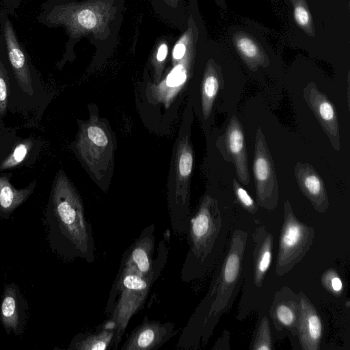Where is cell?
Wrapping results in <instances>:
<instances>
[{
    "mask_svg": "<svg viewBox=\"0 0 350 350\" xmlns=\"http://www.w3.org/2000/svg\"><path fill=\"white\" fill-rule=\"evenodd\" d=\"M217 263L208 291L191 315L176 344L180 349L196 350L205 346L221 316L231 308L243 280V260L248 234L242 229L231 232Z\"/></svg>",
    "mask_w": 350,
    "mask_h": 350,
    "instance_id": "1",
    "label": "cell"
},
{
    "mask_svg": "<svg viewBox=\"0 0 350 350\" xmlns=\"http://www.w3.org/2000/svg\"><path fill=\"white\" fill-rule=\"evenodd\" d=\"M44 223L53 253L67 261L94 262L96 245L91 224L78 191L63 170L53 182Z\"/></svg>",
    "mask_w": 350,
    "mask_h": 350,
    "instance_id": "2",
    "label": "cell"
},
{
    "mask_svg": "<svg viewBox=\"0 0 350 350\" xmlns=\"http://www.w3.org/2000/svg\"><path fill=\"white\" fill-rule=\"evenodd\" d=\"M230 228L231 221L224 217L217 198L206 193L190 217L188 250L180 271L183 282L199 280L215 268L226 247Z\"/></svg>",
    "mask_w": 350,
    "mask_h": 350,
    "instance_id": "3",
    "label": "cell"
},
{
    "mask_svg": "<svg viewBox=\"0 0 350 350\" xmlns=\"http://www.w3.org/2000/svg\"><path fill=\"white\" fill-rule=\"evenodd\" d=\"M169 231L160 240L153 269L142 275L134 267L120 265L106 305L108 321L115 328L113 349H117L131 319L144 306L151 288L167 263Z\"/></svg>",
    "mask_w": 350,
    "mask_h": 350,
    "instance_id": "4",
    "label": "cell"
},
{
    "mask_svg": "<svg viewBox=\"0 0 350 350\" xmlns=\"http://www.w3.org/2000/svg\"><path fill=\"white\" fill-rule=\"evenodd\" d=\"M0 32L12 71L9 109L20 113L38 109L46 101V91L4 8L0 9Z\"/></svg>",
    "mask_w": 350,
    "mask_h": 350,
    "instance_id": "5",
    "label": "cell"
},
{
    "mask_svg": "<svg viewBox=\"0 0 350 350\" xmlns=\"http://www.w3.org/2000/svg\"><path fill=\"white\" fill-rule=\"evenodd\" d=\"M312 226L301 221L295 215L291 202H284V217L275 261L278 277L291 271L305 257L314 239Z\"/></svg>",
    "mask_w": 350,
    "mask_h": 350,
    "instance_id": "6",
    "label": "cell"
},
{
    "mask_svg": "<svg viewBox=\"0 0 350 350\" xmlns=\"http://www.w3.org/2000/svg\"><path fill=\"white\" fill-rule=\"evenodd\" d=\"M81 159L97 177L106 172L111 161L113 144L105 124L97 116L81 124L75 142Z\"/></svg>",
    "mask_w": 350,
    "mask_h": 350,
    "instance_id": "7",
    "label": "cell"
},
{
    "mask_svg": "<svg viewBox=\"0 0 350 350\" xmlns=\"http://www.w3.org/2000/svg\"><path fill=\"white\" fill-rule=\"evenodd\" d=\"M253 174L256 203L267 210H274L279 202V185L273 159L260 126L255 136Z\"/></svg>",
    "mask_w": 350,
    "mask_h": 350,
    "instance_id": "8",
    "label": "cell"
},
{
    "mask_svg": "<svg viewBox=\"0 0 350 350\" xmlns=\"http://www.w3.org/2000/svg\"><path fill=\"white\" fill-rule=\"evenodd\" d=\"M43 144V141L37 137H21L16 129L5 126L0 134V172L33 163Z\"/></svg>",
    "mask_w": 350,
    "mask_h": 350,
    "instance_id": "9",
    "label": "cell"
},
{
    "mask_svg": "<svg viewBox=\"0 0 350 350\" xmlns=\"http://www.w3.org/2000/svg\"><path fill=\"white\" fill-rule=\"evenodd\" d=\"M222 158L231 163L239 181L247 185L250 181L248 156L243 127L237 116H232L215 143Z\"/></svg>",
    "mask_w": 350,
    "mask_h": 350,
    "instance_id": "10",
    "label": "cell"
},
{
    "mask_svg": "<svg viewBox=\"0 0 350 350\" xmlns=\"http://www.w3.org/2000/svg\"><path fill=\"white\" fill-rule=\"evenodd\" d=\"M303 98L336 151L341 149L339 122L334 103L316 83L309 82L303 90Z\"/></svg>",
    "mask_w": 350,
    "mask_h": 350,
    "instance_id": "11",
    "label": "cell"
},
{
    "mask_svg": "<svg viewBox=\"0 0 350 350\" xmlns=\"http://www.w3.org/2000/svg\"><path fill=\"white\" fill-rule=\"evenodd\" d=\"M300 295L286 286L275 292L269 310L272 324L278 332L295 338L300 313Z\"/></svg>",
    "mask_w": 350,
    "mask_h": 350,
    "instance_id": "12",
    "label": "cell"
},
{
    "mask_svg": "<svg viewBox=\"0 0 350 350\" xmlns=\"http://www.w3.org/2000/svg\"><path fill=\"white\" fill-rule=\"evenodd\" d=\"M173 322L150 320L145 316L135 327L121 347L122 350H156L167 342L174 334Z\"/></svg>",
    "mask_w": 350,
    "mask_h": 350,
    "instance_id": "13",
    "label": "cell"
},
{
    "mask_svg": "<svg viewBox=\"0 0 350 350\" xmlns=\"http://www.w3.org/2000/svg\"><path fill=\"white\" fill-rule=\"evenodd\" d=\"M29 305L14 282L5 285L0 305V321L7 334L21 336L28 317Z\"/></svg>",
    "mask_w": 350,
    "mask_h": 350,
    "instance_id": "14",
    "label": "cell"
},
{
    "mask_svg": "<svg viewBox=\"0 0 350 350\" xmlns=\"http://www.w3.org/2000/svg\"><path fill=\"white\" fill-rule=\"evenodd\" d=\"M299 295L301 307L295 343L301 350H319L324 335L323 319L304 291H299Z\"/></svg>",
    "mask_w": 350,
    "mask_h": 350,
    "instance_id": "15",
    "label": "cell"
},
{
    "mask_svg": "<svg viewBox=\"0 0 350 350\" xmlns=\"http://www.w3.org/2000/svg\"><path fill=\"white\" fill-rule=\"evenodd\" d=\"M294 175L300 191L313 208L319 213H326L329 207V198L319 173L312 165L297 161L294 167Z\"/></svg>",
    "mask_w": 350,
    "mask_h": 350,
    "instance_id": "16",
    "label": "cell"
},
{
    "mask_svg": "<svg viewBox=\"0 0 350 350\" xmlns=\"http://www.w3.org/2000/svg\"><path fill=\"white\" fill-rule=\"evenodd\" d=\"M155 226L149 224L124 252L120 265L134 267L142 275L154 268L155 251Z\"/></svg>",
    "mask_w": 350,
    "mask_h": 350,
    "instance_id": "17",
    "label": "cell"
},
{
    "mask_svg": "<svg viewBox=\"0 0 350 350\" xmlns=\"http://www.w3.org/2000/svg\"><path fill=\"white\" fill-rule=\"evenodd\" d=\"M258 224L254 231L252 239L254 250L252 254V271L254 284L262 286L265 275L272 262L273 235L267 230L259 220H255Z\"/></svg>",
    "mask_w": 350,
    "mask_h": 350,
    "instance_id": "18",
    "label": "cell"
},
{
    "mask_svg": "<svg viewBox=\"0 0 350 350\" xmlns=\"http://www.w3.org/2000/svg\"><path fill=\"white\" fill-rule=\"evenodd\" d=\"M12 173L5 172L0 175V218L8 219L34 192L37 183L31 182L23 188H16L10 180Z\"/></svg>",
    "mask_w": 350,
    "mask_h": 350,
    "instance_id": "19",
    "label": "cell"
},
{
    "mask_svg": "<svg viewBox=\"0 0 350 350\" xmlns=\"http://www.w3.org/2000/svg\"><path fill=\"white\" fill-rule=\"evenodd\" d=\"M232 42L241 59L251 71L256 72L259 68L269 65L267 54L252 35L244 31L237 32L232 37Z\"/></svg>",
    "mask_w": 350,
    "mask_h": 350,
    "instance_id": "20",
    "label": "cell"
},
{
    "mask_svg": "<svg viewBox=\"0 0 350 350\" xmlns=\"http://www.w3.org/2000/svg\"><path fill=\"white\" fill-rule=\"evenodd\" d=\"M115 336L113 325L107 320L94 332L79 333L70 342L68 350L112 349Z\"/></svg>",
    "mask_w": 350,
    "mask_h": 350,
    "instance_id": "21",
    "label": "cell"
},
{
    "mask_svg": "<svg viewBox=\"0 0 350 350\" xmlns=\"http://www.w3.org/2000/svg\"><path fill=\"white\" fill-rule=\"evenodd\" d=\"M224 87L221 68L215 61L209 60L204 70L201 87V106L204 119L212 113L215 100Z\"/></svg>",
    "mask_w": 350,
    "mask_h": 350,
    "instance_id": "22",
    "label": "cell"
},
{
    "mask_svg": "<svg viewBox=\"0 0 350 350\" xmlns=\"http://www.w3.org/2000/svg\"><path fill=\"white\" fill-rule=\"evenodd\" d=\"M12 71L8 60L3 37L0 32V116L4 118L9 109Z\"/></svg>",
    "mask_w": 350,
    "mask_h": 350,
    "instance_id": "23",
    "label": "cell"
},
{
    "mask_svg": "<svg viewBox=\"0 0 350 350\" xmlns=\"http://www.w3.org/2000/svg\"><path fill=\"white\" fill-rule=\"evenodd\" d=\"M249 349L250 350H271L273 342L268 317H259L254 332Z\"/></svg>",
    "mask_w": 350,
    "mask_h": 350,
    "instance_id": "24",
    "label": "cell"
},
{
    "mask_svg": "<svg viewBox=\"0 0 350 350\" xmlns=\"http://www.w3.org/2000/svg\"><path fill=\"white\" fill-rule=\"evenodd\" d=\"M293 10L294 19L297 25L309 36L314 37L315 29L306 0H290Z\"/></svg>",
    "mask_w": 350,
    "mask_h": 350,
    "instance_id": "25",
    "label": "cell"
},
{
    "mask_svg": "<svg viewBox=\"0 0 350 350\" xmlns=\"http://www.w3.org/2000/svg\"><path fill=\"white\" fill-rule=\"evenodd\" d=\"M232 191L236 202L245 211L250 214H255L257 212L259 207L258 204L235 178L232 180Z\"/></svg>",
    "mask_w": 350,
    "mask_h": 350,
    "instance_id": "26",
    "label": "cell"
},
{
    "mask_svg": "<svg viewBox=\"0 0 350 350\" xmlns=\"http://www.w3.org/2000/svg\"><path fill=\"white\" fill-rule=\"evenodd\" d=\"M321 282L325 289L336 297H339L344 291L341 278L333 269H327L322 274Z\"/></svg>",
    "mask_w": 350,
    "mask_h": 350,
    "instance_id": "27",
    "label": "cell"
},
{
    "mask_svg": "<svg viewBox=\"0 0 350 350\" xmlns=\"http://www.w3.org/2000/svg\"><path fill=\"white\" fill-rule=\"evenodd\" d=\"M230 332L228 330H224L215 343L212 349H230Z\"/></svg>",
    "mask_w": 350,
    "mask_h": 350,
    "instance_id": "28",
    "label": "cell"
},
{
    "mask_svg": "<svg viewBox=\"0 0 350 350\" xmlns=\"http://www.w3.org/2000/svg\"><path fill=\"white\" fill-rule=\"evenodd\" d=\"M23 0H1L3 5L8 14H15V10L19 8Z\"/></svg>",
    "mask_w": 350,
    "mask_h": 350,
    "instance_id": "29",
    "label": "cell"
},
{
    "mask_svg": "<svg viewBox=\"0 0 350 350\" xmlns=\"http://www.w3.org/2000/svg\"><path fill=\"white\" fill-rule=\"evenodd\" d=\"M186 53V46L183 41L176 44L173 50V58L174 60L181 59Z\"/></svg>",
    "mask_w": 350,
    "mask_h": 350,
    "instance_id": "30",
    "label": "cell"
},
{
    "mask_svg": "<svg viewBox=\"0 0 350 350\" xmlns=\"http://www.w3.org/2000/svg\"><path fill=\"white\" fill-rule=\"evenodd\" d=\"M167 46L165 44H161L157 53V60L158 62H163L167 57Z\"/></svg>",
    "mask_w": 350,
    "mask_h": 350,
    "instance_id": "31",
    "label": "cell"
},
{
    "mask_svg": "<svg viewBox=\"0 0 350 350\" xmlns=\"http://www.w3.org/2000/svg\"><path fill=\"white\" fill-rule=\"evenodd\" d=\"M215 1L223 10H225L226 9V4L225 0H215Z\"/></svg>",
    "mask_w": 350,
    "mask_h": 350,
    "instance_id": "32",
    "label": "cell"
},
{
    "mask_svg": "<svg viewBox=\"0 0 350 350\" xmlns=\"http://www.w3.org/2000/svg\"><path fill=\"white\" fill-rule=\"evenodd\" d=\"M347 103L348 106L349 107V75H348V81H347Z\"/></svg>",
    "mask_w": 350,
    "mask_h": 350,
    "instance_id": "33",
    "label": "cell"
},
{
    "mask_svg": "<svg viewBox=\"0 0 350 350\" xmlns=\"http://www.w3.org/2000/svg\"><path fill=\"white\" fill-rule=\"evenodd\" d=\"M5 127L3 119L0 116V134L3 130V129Z\"/></svg>",
    "mask_w": 350,
    "mask_h": 350,
    "instance_id": "34",
    "label": "cell"
},
{
    "mask_svg": "<svg viewBox=\"0 0 350 350\" xmlns=\"http://www.w3.org/2000/svg\"></svg>",
    "mask_w": 350,
    "mask_h": 350,
    "instance_id": "35",
    "label": "cell"
}]
</instances>
